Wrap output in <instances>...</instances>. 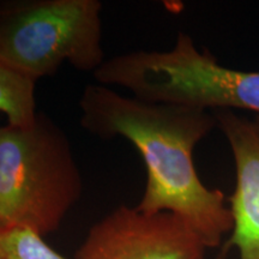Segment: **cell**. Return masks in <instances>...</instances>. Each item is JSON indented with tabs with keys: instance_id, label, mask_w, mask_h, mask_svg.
<instances>
[{
	"instance_id": "cell-1",
	"label": "cell",
	"mask_w": 259,
	"mask_h": 259,
	"mask_svg": "<svg viewBox=\"0 0 259 259\" xmlns=\"http://www.w3.org/2000/svg\"><path fill=\"white\" fill-rule=\"evenodd\" d=\"M78 106L87 132L125 138L143 158L147 184L139 211L173 213L206 248L221 245L233 229L232 212L225 193L204 185L193 163L196 145L218 126L212 112L144 101L97 83L84 88Z\"/></svg>"
},
{
	"instance_id": "cell-2",
	"label": "cell",
	"mask_w": 259,
	"mask_h": 259,
	"mask_svg": "<svg viewBox=\"0 0 259 259\" xmlns=\"http://www.w3.org/2000/svg\"><path fill=\"white\" fill-rule=\"evenodd\" d=\"M66 132L38 112L25 127L0 126V228L56 232L83 193Z\"/></svg>"
},
{
	"instance_id": "cell-3",
	"label": "cell",
	"mask_w": 259,
	"mask_h": 259,
	"mask_svg": "<svg viewBox=\"0 0 259 259\" xmlns=\"http://www.w3.org/2000/svg\"><path fill=\"white\" fill-rule=\"evenodd\" d=\"M93 77L97 84L120 87L149 102L259 113V71L223 66L183 31L169 51L120 53L106 59Z\"/></svg>"
},
{
	"instance_id": "cell-4",
	"label": "cell",
	"mask_w": 259,
	"mask_h": 259,
	"mask_svg": "<svg viewBox=\"0 0 259 259\" xmlns=\"http://www.w3.org/2000/svg\"><path fill=\"white\" fill-rule=\"evenodd\" d=\"M99 0H0V61L38 82L65 63L94 74L105 63Z\"/></svg>"
},
{
	"instance_id": "cell-5",
	"label": "cell",
	"mask_w": 259,
	"mask_h": 259,
	"mask_svg": "<svg viewBox=\"0 0 259 259\" xmlns=\"http://www.w3.org/2000/svg\"><path fill=\"white\" fill-rule=\"evenodd\" d=\"M206 246L170 212L121 204L90 227L74 259H204Z\"/></svg>"
},
{
	"instance_id": "cell-6",
	"label": "cell",
	"mask_w": 259,
	"mask_h": 259,
	"mask_svg": "<svg viewBox=\"0 0 259 259\" xmlns=\"http://www.w3.org/2000/svg\"><path fill=\"white\" fill-rule=\"evenodd\" d=\"M212 113L231 145L236 173L235 190L228 198L233 229L221 255L234 247L239 259H259V118L234 111Z\"/></svg>"
},
{
	"instance_id": "cell-7",
	"label": "cell",
	"mask_w": 259,
	"mask_h": 259,
	"mask_svg": "<svg viewBox=\"0 0 259 259\" xmlns=\"http://www.w3.org/2000/svg\"><path fill=\"white\" fill-rule=\"evenodd\" d=\"M0 112L8 124L31 125L37 116L36 82L0 61Z\"/></svg>"
},
{
	"instance_id": "cell-8",
	"label": "cell",
	"mask_w": 259,
	"mask_h": 259,
	"mask_svg": "<svg viewBox=\"0 0 259 259\" xmlns=\"http://www.w3.org/2000/svg\"><path fill=\"white\" fill-rule=\"evenodd\" d=\"M0 259H69L52 248L44 235L27 227L0 228Z\"/></svg>"
},
{
	"instance_id": "cell-9",
	"label": "cell",
	"mask_w": 259,
	"mask_h": 259,
	"mask_svg": "<svg viewBox=\"0 0 259 259\" xmlns=\"http://www.w3.org/2000/svg\"><path fill=\"white\" fill-rule=\"evenodd\" d=\"M223 258V255H221V258H220V259H222Z\"/></svg>"
}]
</instances>
